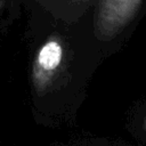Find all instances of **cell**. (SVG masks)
<instances>
[{"label": "cell", "mask_w": 146, "mask_h": 146, "mask_svg": "<svg viewBox=\"0 0 146 146\" xmlns=\"http://www.w3.org/2000/svg\"><path fill=\"white\" fill-rule=\"evenodd\" d=\"M62 47L57 41L47 42L39 52V64L44 70H54L58 66L62 59Z\"/></svg>", "instance_id": "2"}, {"label": "cell", "mask_w": 146, "mask_h": 146, "mask_svg": "<svg viewBox=\"0 0 146 146\" xmlns=\"http://www.w3.org/2000/svg\"><path fill=\"white\" fill-rule=\"evenodd\" d=\"M143 0H100L98 17L99 23L114 29L127 23L137 11Z\"/></svg>", "instance_id": "1"}, {"label": "cell", "mask_w": 146, "mask_h": 146, "mask_svg": "<svg viewBox=\"0 0 146 146\" xmlns=\"http://www.w3.org/2000/svg\"><path fill=\"white\" fill-rule=\"evenodd\" d=\"M0 6H1V0H0Z\"/></svg>", "instance_id": "3"}]
</instances>
